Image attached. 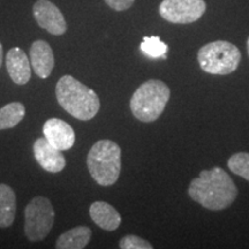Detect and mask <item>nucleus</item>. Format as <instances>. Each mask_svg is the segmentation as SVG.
<instances>
[{
	"label": "nucleus",
	"mask_w": 249,
	"mask_h": 249,
	"mask_svg": "<svg viewBox=\"0 0 249 249\" xmlns=\"http://www.w3.org/2000/svg\"><path fill=\"white\" fill-rule=\"evenodd\" d=\"M192 200L209 210H224L235 201L238 189L231 177L220 167L204 170L188 187Z\"/></svg>",
	"instance_id": "f257e3e1"
},
{
	"label": "nucleus",
	"mask_w": 249,
	"mask_h": 249,
	"mask_svg": "<svg viewBox=\"0 0 249 249\" xmlns=\"http://www.w3.org/2000/svg\"><path fill=\"white\" fill-rule=\"evenodd\" d=\"M55 95L65 111L82 121L92 119L101 107L97 93L71 75H64L58 81Z\"/></svg>",
	"instance_id": "f03ea898"
},
{
	"label": "nucleus",
	"mask_w": 249,
	"mask_h": 249,
	"mask_svg": "<svg viewBox=\"0 0 249 249\" xmlns=\"http://www.w3.org/2000/svg\"><path fill=\"white\" fill-rule=\"evenodd\" d=\"M90 176L98 185L112 186L119 179L121 170V150L116 142L101 140L92 145L87 156Z\"/></svg>",
	"instance_id": "7ed1b4c3"
},
{
	"label": "nucleus",
	"mask_w": 249,
	"mask_h": 249,
	"mask_svg": "<svg viewBox=\"0 0 249 249\" xmlns=\"http://www.w3.org/2000/svg\"><path fill=\"white\" fill-rule=\"evenodd\" d=\"M170 95V88L163 81L149 80L133 93L130 110L136 119L143 123H152L164 112Z\"/></svg>",
	"instance_id": "20e7f679"
},
{
	"label": "nucleus",
	"mask_w": 249,
	"mask_h": 249,
	"mask_svg": "<svg viewBox=\"0 0 249 249\" xmlns=\"http://www.w3.org/2000/svg\"><path fill=\"white\" fill-rule=\"evenodd\" d=\"M241 60L239 49L226 40H216L202 46L197 53V61L205 73L227 75L238 68Z\"/></svg>",
	"instance_id": "39448f33"
},
{
	"label": "nucleus",
	"mask_w": 249,
	"mask_h": 249,
	"mask_svg": "<svg viewBox=\"0 0 249 249\" xmlns=\"http://www.w3.org/2000/svg\"><path fill=\"white\" fill-rule=\"evenodd\" d=\"M54 209L49 198L36 196L24 208V233L31 242L44 240L54 224Z\"/></svg>",
	"instance_id": "423d86ee"
},
{
	"label": "nucleus",
	"mask_w": 249,
	"mask_h": 249,
	"mask_svg": "<svg viewBox=\"0 0 249 249\" xmlns=\"http://www.w3.org/2000/svg\"><path fill=\"white\" fill-rule=\"evenodd\" d=\"M205 8L204 0H163L160 14L167 22L188 24L197 21L204 14Z\"/></svg>",
	"instance_id": "0eeeda50"
},
{
	"label": "nucleus",
	"mask_w": 249,
	"mask_h": 249,
	"mask_svg": "<svg viewBox=\"0 0 249 249\" xmlns=\"http://www.w3.org/2000/svg\"><path fill=\"white\" fill-rule=\"evenodd\" d=\"M34 18L43 29L52 35H64L67 30V23L64 14L49 0H37L33 7Z\"/></svg>",
	"instance_id": "6e6552de"
},
{
	"label": "nucleus",
	"mask_w": 249,
	"mask_h": 249,
	"mask_svg": "<svg viewBox=\"0 0 249 249\" xmlns=\"http://www.w3.org/2000/svg\"><path fill=\"white\" fill-rule=\"evenodd\" d=\"M43 133L50 144L60 151L70 150L75 143L74 129L66 121L58 119V118H51L46 120L43 126Z\"/></svg>",
	"instance_id": "1a4fd4ad"
},
{
	"label": "nucleus",
	"mask_w": 249,
	"mask_h": 249,
	"mask_svg": "<svg viewBox=\"0 0 249 249\" xmlns=\"http://www.w3.org/2000/svg\"><path fill=\"white\" fill-rule=\"evenodd\" d=\"M34 156L42 169L50 173L60 172L66 166V160L62 151L50 144L45 138L37 139L34 143Z\"/></svg>",
	"instance_id": "9d476101"
},
{
	"label": "nucleus",
	"mask_w": 249,
	"mask_h": 249,
	"mask_svg": "<svg viewBox=\"0 0 249 249\" xmlns=\"http://www.w3.org/2000/svg\"><path fill=\"white\" fill-rule=\"evenodd\" d=\"M30 65L37 76L46 79L54 67V54L52 48L45 40H35L30 46Z\"/></svg>",
	"instance_id": "9b49d317"
},
{
	"label": "nucleus",
	"mask_w": 249,
	"mask_h": 249,
	"mask_svg": "<svg viewBox=\"0 0 249 249\" xmlns=\"http://www.w3.org/2000/svg\"><path fill=\"white\" fill-rule=\"evenodd\" d=\"M30 60L26 52L20 48H13L6 55V67L12 81L18 86H24L30 81L31 68Z\"/></svg>",
	"instance_id": "f8f14e48"
},
{
	"label": "nucleus",
	"mask_w": 249,
	"mask_h": 249,
	"mask_svg": "<svg viewBox=\"0 0 249 249\" xmlns=\"http://www.w3.org/2000/svg\"><path fill=\"white\" fill-rule=\"evenodd\" d=\"M89 213L93 223L105 231L112 232L121 224V217L111 204L103 201H96L90 205Z\"/></svg>",
	"instance_id": "ddd939ff"
},
{
	"label": "nucleus",
	"mask_w": 249,
	"mask_h": 249,
	"mask_svg": "<svg viewBox=\"0 0 249 249\" xmlns=\"http://www.w3.org/2000/svg\"><path fill=\"white\" fill-rule=\"evenodd\" d=\"M91 239V230L87 226H76L65 232L58 238L55 247L58 249H82Z\"/></svg>",
	"instance_id": "4468645a"
},
{
	"label": "nucleus",
	"mask_w": 249,
	"mask_h": 249,
	"mask_svg": "<svg viewBox=\"0 0 249 249\" xmlns=\"http://www.w3.org/2000/svg\"><path fill=\"white\" fill-rule=\"evenodd\" d=\"M17 211V196L8 185L0 183V227L12 226Z\"/></svg>",
	"instance_id": "2eb2a0df"
},
{
	"label": "nucleus",
	"mask_w": 249,
	"mask_h": 249,
	"mask_svg": "<svg viewBox=\"0 0 249 249\" xmlns=\"http://www.w3.org/2000/svg\"><path fill=\"white\" fill-rule=\"evenodd\" d=\"M26 116V107L22 103L13 102L0 108V130L13 128Z\"/></svg>",
	"instance_id": "dca6fc26"
},
{
	"label": "nucleus",
	"mask_w": 249,
	"mask_h": 249,
	"mask_svg": "<svg viewBox=\"0 0 249 249\" xmlns=\"http://www.w3.org/2000/svg\"><path fill=\"white\" fill-rule=\"evenodd\" d=\"M140 49L147 57L151 59L157 58H166L167 53V45L164 42H161L158 36H151V37H144L143 42L140 45Z\"/></svg>",
	"instance_id": "f3484780"
},
{
	"label": "nucleus",
	"mask_w": 249,
	"mask_h": 249,
	"mask_svg": "<svg viewBox=\"0 0 249 249\" xmlns=\"http://www.w3.org/2000/svg\"><path fill=\"white\" fill-rule=\"evenodd\" d=\"M227 166L236 176L249 181V154L248 152H236L231 156Z\"/></svg>",
	"instance_id": "a211bd4d"
},
{
	"label": "nucleus",
	"mask_w": 249,
	"mask_h": 249,
	"mask_svg": "<svg viewBox=\"0 0 249 249\" xmlns=\"http://www.w3.org/2000/svg\"><path fill=\"white\" fill-rule=\"evenodd\" d=\"M119 247L121 249H151L152 245L138 235L129 234L121 239Z\"/></svg>",
	"instance_id": "6ab92c4d"
},
{
	"label": "nucleus",
	"mask_w": 249,
	"mask_h": 249,
	"mask_svg": "<svg viewBox=\"0 0 249 249\" xmlns=\"http://www.w3.org/2000/svg\"><path fill=\"white\" fill-rule=\"evenodd\" d=\"M135 0H105L107 6L117 12H123L130 8Z\"/></svg>",
	"instance_id": "aec40b11"
},
{
	"label": "nucleus",
	"mask_w": 249,
	"mask_h": 249,
	"mask_svg": "<svg viewBox=\"0 0 249 249\" xmlns=\"http://www.w3.org/2000/svg\"><path fill=\"white\" fill-rule=\"evenodd\" d=\"M2 57H4V52H2L1 42H0V67H1V65H2Z\"/></svg>",
	"instance_id": "412c9836"
},
{
	"label": "nucleus",
	"mask_w": 249,
	"mask_h": 249,
	"mask_svg": "<svg viewBox=\"0 0 249 249\" xmlns=\"http://www.w3.org/2000/svg\"><path fill=\"white\" fill-rule=\"evenodd\" d=\"M247 51H248V55H249V38L247 40Z\"/></svg>",
	"instance_id": "4be33fe9"
}]
</instances>
